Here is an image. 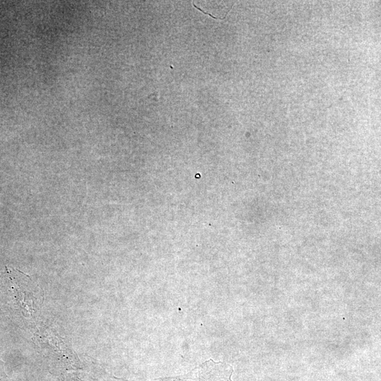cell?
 <instances>
[{"mask_svg":"<svg viewBox=\"0 0 381 381\" xmlns=\"http://www.w3.org/2000/svg\"><path fill=\"white\" fill-rule=\"evenodd\" d=\"M1 301L10 314L25 320H34L42 301L30 277L10 267L1 275Z\"/></svg>","mask_w":381,"mask_h":381,"instance_id":"obj_1","label":"cell"},{"mask_svg":"<svg viewBox=\"0 0 381 381\" xmlns=\"http://www.w3.org/2000/svg\"><path fill=\"white\" fill-rule=\"evenodd\" d=\"M232 374L231 365L210 359L186 375L164 378L162 381H232Z\"/></svg>","mask_w":381,"mask_h":381,"instance_id":"obj_2","label":"cell"},{"mask_svg":"<svg viewBox=\"0 0 381 381\" xmlns=\"http://www.w3.org/2000/svg\"><path fill=\"white\" fill-rule=\"evenodd\" d=\"M5 379L3 363L0 361V381H5Z\"/></svg>","mask_w":381,"mask_h":381,"instance_id":"obj_3","label":"cell"}]
</instances>
